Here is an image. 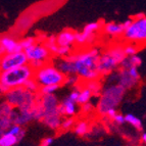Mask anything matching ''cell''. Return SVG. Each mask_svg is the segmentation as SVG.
<instances>
[{
  "mask_svg": "<svg viewBox=\"0 0 146 146\" xmlns=\"http://www.w3.org/2000/svg\"><path fill=\"white\" fill-rule=\"evenodd\" d=\"M20 42H21V45H22L23 50H24V51L26 50V49L30 48L31 46L35 45L36 43H38L37 39L35 38V37H33V36L25 37V38H23L22 40H20Z\"/></svg>",
  "mask_w": 146,
  "mask_h": 146,
  "instance_id": "cell-31",
  "label": "cell"
},
{
  "mask_svg": "<svg viewBox=\"0 0 146 146\" xmlns=\"http://www.w3.org/2000/svg\"><path fill=\"white\" fill-rule=\"evenodd\" d=\"M125 41L137 45L146 44V15L140 19L133 17V23L124 33Z\"/></svg>",
  "mask_w": 146,
  "mask_h": 146,
  "instance_id": "cell-6",
  "label": "cell"
},
{
  "mask_svg": "<svg viewBox=\"0 0 146 146\" xmlns=\"http://www.w3.org/2000/svg\"><path fill=\"white\" fill-rule=\"evenodd\" d=\"M96 40V35L89 34L86 32H77L76 33V45L77 46H87L92 45Z\"/></svg>",
  "mask_w": 146,
  "mask_h": 146,
  "instance_id": "cell-16",
  "label": "cell"
},
{
  "mask_svg": "<svg viewBox=\"0 0 146 146\" xmlns=\"http://www.w3.org/2000/svg\"><path fill=\"white\" fill-rule=\"evenodd\" d=\"M81 83H82V81H81V79H80V77H79V76L70 75V76H66L64 85L68 86V87L75 88V87H78Z\"/></svg>",
  "mask_w": 146,
  "mask_h": 146,
  "instance_id": "cell-29",
  "label": "cell"
},
{
  "mask_svg": "<svg viewBox=\"0 0 146 146\" xmlns=\"http://www.w3.org/2000/svg\"><path fill=\"white\" fill-rule=\"evenodd\" d=\"M35 70L30 64L21 68L1 72L0 75V92L4 95L9 90L24 87L28 81L34 79Z\"/></svg>",
  "mask_w": 146,
  "mask_h": 146,
  "instance_id": "cell-2",
  "label": "cell"
},
{
  "mask_svg": "<svg viewBox=\"0 0 146 146\" xmlns=\"http://www.w3.org/2000/svg\"><path fill=\"white\" fill-rule=\"evenodd\" d=\"M103 26H104V24L102 22H91L86 24L82 31L86 32V33H89V34L96 35L98 32L103 29Z\"/></svg>",
  "mask_w": 146,
  "mask_h": 146,
  "instance_id": "cell-24",
  "label": "cell"
},
{
  "mask_svg": "<svg viewBox=\"0 0 146 146\" xmlns=\"http://www.w3.org/2000/svg\"><path fill=\"white\" fill-rule=\"evenodd\" d=\"M56 43L61 47H73L76 44V33L73 30H63L56 36Z\"/></svg>",
  "mask_w": 146,
  "mask_h": 146,
  "instance_id": "cell-14",
  "label": "cell"
},
{
  "mask_svg": "<svg viewBox=\"0 0 146 146\" xmlns=\"http://www.w3.org/2000/svg\"><path fill=\"white\" fill-rule=\"evenodd\" d=\"M76 126V119L75 117H66L62 119V123H61V128L62 131H68V130L74 129Z\"/></svg>",
  "mask_w": 146,
  "mask_h": 146,
  "instance_id": "cell-30",
  "label": "cell"
},
{
  "mask_svg": "<svg viewBox=\"0 0 146 146\" xmlns=\"http://www.w3.org/2000/svg\"><path fill=\"white\" fill-rule=\"evenodd\" d=\"M20 142V139L9 132H4L0 134V146H15Z\"/></svg>",
  "mask_w": 146,
  "mask_h": 146,
  "instance_id": "cell-22",
  "label": "cell"
},
{
  "mask_svg": "<svg viewBox=\"0 0 146 146\" xmlns=\"http://www.w3.org/2000/svg\"><path fill=\"white\" fill-rule=\"evenodd\" d=\"M24 87L26 88L27 90L31 91V92H33V93H39L40 88H41L35 79H31L30 81H28Z\"/></svg>",
  "mask_w": 146,
  "mask_h": 146,
  "instance_id": "cell-34",
  "label": "cell"
},
{
  "mask_svg": "<svg viewBox=\"0 0 146 146\" xmlns=\"http://www.w3.org/2000/svg\"><path fill=\"white\" fill-rule=\"evenodd\" d=\"M126 92V89L117 82H108L106 85L103 86L102 92L100 94L96 106L98 115L105 117L106 112L110 110H117L119 103L122 102Z\"/></svg>",
  "mask_w": 146,
  "mask_h": 146,
  "instance_id": "cell-3",
  "label": "cell"
},
{
  "mask_svg": "<svg viewBox=\"0 0 146 146\" xmlns=\"http://www.w3.org/2000/svg\"><path fill=\"white\" fill-rule=\"evenodd\" d=\"M110 77L126 90H131L135 88L140 81V73L136 66L130 68H119L117 73L111 74Z\"/></svg>",
  "mask_w": 146,
  "mask_h": 146,
  "instance_id": "cell-7",
  "label": "cell"
},
{
  "mask_svg": "<svg viewBox=\"0 0 146 146\" xmlns=\"http://www.w3.org/2000/svg\"><path fill=\"white\" fill-rule=\"evenodd\" d=\"M7 132H9L10 134L17 136V138L20 139V141L25 136V130H24V128H23V126H20V125H17V124L12 125L9 129H8Z\"/></svg>",
  "mask_w": 146,
  "mask_h": 146,
  "instance_id": "cell-28",
  "label": "cell"
},
{
  "mask_svg": "<svg viewBox=\"0 0 146 146\" xmlns=\"http://www.w3.org/2000/svg\"><path fill=\"white\" fill-rule=\"evenodd\" d=\"M79 90H80V94H79V99H78L79 105L82 106V105L86 104V103L91 102V99H92V97H94V96H93L92 92L84 85L83 82L79 86Z\"/></svg>",
  "mask_w": 146,
  "mask_h": 146,
  "instance_id": "cell-18",
  "label": "cell"
},
{
  "mask_svg": "<svg viewBox=\"0 0 146 146\" xmlns=\"http://www.w3.org/2000/svg\"><path fill=\"white\" fill-rule=\"evenodd\" d=\"M125 28L123 27L122 23H115V22H110L104 24L103 26L102 32L107 36L111 38H119L121 36H124Z\"/></svg>",
  "mask_w": 146,
  "mask_h": 146,
  "instance_id": "cell-15",
  "label": "cell"
},
{
  "mask_svg": "<svg viewBox=\"0 0 146 146\" xmlns=\"http://www.w3.org/2000/svg\"><path fill=\"white\" fill-rule=\"evenodd\" d=\"M25 53H26L28 59H29V62L40 61V62L47 63L50 62L52 56H53L43 42H38L30 48L26 49Z\"/></svg>",
  "mask_w": 146,
  "mask_h": 146,
  "instance_id": "cell-10",
  "label": "cell"
},
{
  "mask_svg": "<svg viewBox=\"0 0 146 146\" xmlns=\"http://www.w3.org/2000/svg\"><path fill=\"white\" fill-rule=\"evenodd\" d=\"M17 115V111H15V108L12 105H10L6 101H3L1 103V106H0V115L2 117H11L13 123H15V117Z\"/></svg>",
  "mask_w": 146,
  "mask_h": 146,
  "instance_id": "cell-23",
  "label": "cell"
},
{
  "mask_svg": "<svg viewBox=\"0 0 146 146\" xmlns=\"http://www.w3.org/2000/svg\"><path fill=\"white\" fill-rule=\"evenodd\" d=\"M24 51L21 42L11 35H2L0 39V53L1 56L6 53H15Z\"/></svg>",
  "mask_w": 146,
  "mask_h": 146,
  "instance_id": "cell-12",
  "label": "cell"
},
{
  "mask_svg": "<svg viewBox=\"0 0 146 146\" xmlns=\"http://www.w3.org/2000/svg\"><path fill=\"white\" fill-rule=\"evenodd\" d=\"M53 143V137H46L41 141L39 146H50Z\"/></svg>",
  "mask_w": 146,
  "mask_h": 146,
  "instance_id": "cell-37",
  "label": "cell"
},
{
  "mask_svg": "<svg viewBox=\"0 0 146 146\" xmlns=\"http://www.w3.org/2000/svg\"><path fill=\"white\" fill-rule=\"evenodd\" d=\"M46 127H48L51 130H58L61 128V123H62V115H54L45 117L41 121Z\"/></svg>",
  "mask_w": 146,
  "mask_h": 146,
  "instance_id": "cell-17",
  "label": "cell"
},
{
  "mask_svg": "<svg viewBox=\"0 0 146 146\" xmlns=\"http://www.w3.org/2000/svg\"><path fill=\"white\" fill-rule=\"evenodd\" d=\"M43 43L46 45L47 48L49 49V51L51 52V54L54 56L56 50H57V48H58V45H57V43H56V36H54V35L48 36L46 39L43 41Z\"/></svg>",
  "mask_w": 146,
  "mask_h": 146,
  "instance_id": "cell-27",
  "label": "cell"
},
{
  "mask_svg": "<svg viewBox=\"0 0 146 146\" xmlns=\"http://www.w3.org/2000/svg\"><path fill=\"white\" fill-rule=\"evenodd\" d=\"M89 131H90V127H89V123L87 121H79L76 123V126L74 128V132L76 135L86 136Z\"/></svg>",
  "mask_w": 146,
  "mask_h": 146,
  "instance_id": "cell-25",
  "label": "cell"
},
{
  "mask_svg": "<svg viewBox=\"0 0 146 146\" xmlns=\"http://www.w3.org/2000/svg\"><path fill=\"white\" fill-rule=\"evenodd\" d=\"M111 121L113 122V124H115L117 126H122V125H124L125 123H126V117H125V115H123L122 113H119V112H117Z\"/></svg>",
  "mask_w": 146,
  "mask_h": 146,
  "instance_id": "cell-35",
  "label": "cell"
},
{
  "mask_svg": "<svg viewBox=\"0 0 146 146\" xmlns=\"http://www.w3.org/2000/svg\"><path fill=\"white\" fill-rule=\"evenodd\" d=\"M66 76L61 73L53 62L45 63L42 68L35 71L34 79L39 84L40 87L52 85H64Z\"/></svg>",
  "mask_w": 146,
  "mask_h": 146,
  "instance_id": "cell-5",
  "label": "cell"
},
{
  "mask_svg": "<svg viewBox=\"0 0 146 146\" xmlns=\"http://www.w3.org/2000/svg\"><path fill=\"white\" fill-rule=\"evenodd\" d=\"M119 66H121V61L115 58L108 51V49H106L105 51L101 52V55L98 59L97 71L101 76V78H105L107 76L113 74L117 70H119Z\"/></svg>",
  "mask_w": 146,
  "mask_h": 146,
  "instance_id": "cell-8",
  "label": "cell"
},
{
  "mask_svg": "<svg viewBox=\"0 0 146 146\" xmlns=\"http://www.w3.org/2000/svg\"><path fill=\"white\" fill-rule=\"evenodd\" d=\"M33 115H32V110H17V115L15 117V124L20 125V126H24L33 121Z\"/></svg>",
  "mask_w": 146,
  "mask_h": 146,
  "instance_id": "cell-19",
  "label": "cell"
},
{
  "mask_svg": "<svg viewBox=\"0 0 146 146\" xmlns=\"http://www.w3.org/2000/svg\"><path fill=\"white\" fill-rule=\"evenodd\" d=\"M132 23H133V17H132V19H127V20H125L124 22L122 23L123 27L125 28V30L128 29V28H129L130 26L132 25Z\"/></svg>",
  "mask_w": 146,
  "mask_h": 146,
  "instance_id": "cell-38",
  "label": "cell"
},
{
  "mask_svg": "<svg viewBox=\"0 0 146 146\" xmlns=\"http://www.w3.org/2000/svg\"><path fill=\"white\" fill-rule=\"evenodd\" d=\"M101 55L98 47H91L83 51L73 52L68 58L74 66V73L79 76L82 82L92 80H101V76L97 71V62Z\"/></svg>",
  "mask_w": 146,
  "mask_h": 146,
  "instance_id": "cell-1",
  "label": "cell"
},
{
  "mask_svg": "<svg viewBox=\"0 0 146 146\" xmlns=\"http://www.w3.org/2000/svg\"><path fill=\"white\" fill-rule=\"evenodd\" d=\"M4 101L17 110H31L38 103L40 95L39 93H33L27 90L25 87L15 88L9 90L3 95Z\"/></svg>",
  "mask_w": 146,
  "mask_h": 146,
  "instance_id": "cell-4",
  "label": "cell"
},
{
  "mask_svg": "<svg viewBox=\"0 0 146 146\" xmlns=\"http://www.w3.org/2000/svg\"><path fill=\"white\" fill-rule=\"evenodd\" d=\"M126 117V123H128L129 125H131L133 128L137 130V131H141L142 128H143V125H142L141 119H139L138 117H136L133 113H127L125 115Z\"/></svg>",
  "mask_w": 146,
  "mask_h": 146,
  "instance_id": "cell-26",
  "label": "cell"
},
{
  "mask_svg": "<svg viewBox=\"0 0 146 146\" xmlns=\"http://www.w3.org/2000/svg\"><path fill=\"white\" fill-rule=\"evenodd\" d=\"M124 49H125V53L127 56H132L137 54L138 52V45L135 43H130V42H127L124 45Z\"/></svg>",
  "mask_w": 146,
  "mask_h": 146,
  "instance_id": "cell-32",
  "label": "cell"
},
{
  "mask_svg": "<svg viewBox=\"0 0 146 146\" xmlns=\"http://www.w3.org/2000/svg\"><path fill=\"white\" fill-rule=\"evenodd\" d=\"M29 64V59L25 51L15 52V53H6L1 56L0 60V70L1 72L10 71L15 68Z\"/></svg>",
  "mask_w": 146,
  "mask_h": 146,
  "instance_id": "cell-9",
  "label": "cell"
},
{
  "mask_svg": "<svg viewBox=\"0 0 146 146\" xmlns=\"http://www.w3.org/2000/svg\"><path fill=\"white\" fill-rule=\"evenodd\" d=\"M83 83H84V85L92 92L93 96L99 97L103 89V86H102V84H101V82H100V80L86 81V82H83Z\"/></svg>",
  "mask_w": 146,
  "mask_h": 146,
  "instance_id": "cell-21",
  "label": "cell"
},
{
  "mask_svg": "<svg viewBox=\"0 0 146 146\" xmlns=\"http://www.w3.org/2000/svg\"><path fill=\"white\" fill-rule=\"evenodd\" d=\"M141 138H142V141H143L144 143L146 144V132H144L143 134H142V137H141Z\"/></svg>",
  "mask_w": 146,
  "mask_h": 146,
  "instance_id": "cell-40",
  "label": "cell"
},
{
  "mask_svg": "<svg viewBox=\"0 0 146 146\" xmlns=\"http://www.w3.org/2000/svg\"><path fill=\"white\" fill-rule=\"evenodd\" d=\"M93 110H94V105H93L91 102L86 103V104H84V105L81 106V110H82V112L85 113V115L90 113L91 111H93Z\"/></svg>",
  "mask_w": 146,
  "mask_h": 146,
  "instance_id": "cell-36",
  "label": "cell"
},
{
  "mask_svg": "<svg viewBox=\"0 0 146 146\" xmlns=\"http://www.w3.org/2000/svg\"><path fill=\"white\" fill-rule=\"evenodd\" d=\"M141 64H142V58L138 54H135V55H132V56H127L126 58L122 61L121 66H119V68H133V66L139 68Z\"/></svg>",
  "mask_w": 146,
  "mask_h": 146,
  "instance_id": "cell-20",
  "label": "cell"
},
{
  "mask_svg": "<svg viewBox=\"0 0 146 146\" xmlns=\"http://www.w3.org/2000/svg\"><path fill=\"white\" fill-rule=\"evenodd\" d=\"M61 86L58 85H52V86H45V87H41L39 91V95H51L54 94L56 91L58 90Z\"/></svg>",
  "mask_w": 146,
  "mask_h": 146,
  "instance_id": "cell-33",
  "label": "cell"
},
{
  "mask_svg": "<svg viewBox=\"0 0 146 146\" xmlns=\"http://www.w3.org/2000/svg\"><path fill=\"white\" fill-rule=\"evenodd\" d=\"M145 13H143V12H139V13H137V15H135V19H140V17H145Z\"/></svg>",
  "mask_w": 146,
  "mask_h": 146,
  "instance_id": "cell-39",
  "label": "cell"
},
{
  "mask_svg": "<svg viewBox=\"0 0 146 146\" xmlns=\"http://www.w3.org/2000/svg\"><path fill=\"white\" fill-rule=\"evenodd\" d=\"M38 104L43 110L44 117H48V115H60V112H59L60 101L58 100V98L56 97L55 94L40 95L39 100H38Z\"/></svg>",
  "mask_w": 146,
  "mask_h": 146,
  "instance_id": "cell-11",
  "label": "cell"
},
{
  "mask_svg": "<svg viewBox=\"0 0 146 146\" xmlns=\"http://www.w3.org/2000/svg\"><path fill=\"white\" fill-rule=\"evenodd\" d=\"M79 103L72 99L70 96H66L60 101L59 104V112L62 117H75L78 115L79 111Z\"/></svg>",
  "mask_w": 146,
  "mask_h": 146,
  "instance_id": "cell-13",
  "label": "cell"
}]
</instances>
